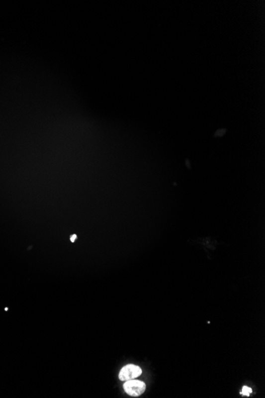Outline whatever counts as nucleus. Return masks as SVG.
Segmentation results:
<instances>
[{
  "label": "nucleus",
  "instance_id": "20e7f679",
  "mask_svg": "<svg viewBox=\"0 0 265 398\" xmlns=\"http://www.w3.org/2000/svg\"><path fill=\"white\" fill-rule=\"evenodd\" d=\"M77 239V235H73L70 237V240H71L72 243H74L75 242L76 239Z\"/></svg>",
  "mask_w": 265,
  "mask_h": 398
},
{
  "label": "nucleus",
  "instance_id": "f257e3e1",
  "mask_svg": "<svg viewBox=\"0 0 265 398\" xmlns=\"http://www.w3.org/2000/svg\"><path fill=\"white\" fill-rule=\"evenodd\" d=\"M123 389L128 395L131 397H139L146 391V385L142 381L132 379L126 381V383H124Z\"/></svg>",
  "mask_w": 265,
  "mask_h": 398
},
{
  "label": "nucleus",
  "instance_id": "7ed1b4c3",
  "mask_svg": "<svg viewBox=\"0 0 265 398\" xmlns=\"http://www.w3.org/2000/svg\"><path fill=\"white\" fill-rule=\"evenodd\" d=\"M252 393H253V390L250 387L245 386L242 388V392L240 393V394L243 395V396L250 397V394H252Z\"/></svg>",
  "mask_w": 265,
  "mask_h": 398
},
{
  "label": "nucleus",
  "instance_id": "f03ea898",
  "mask_svg": "<svg viewBox=\"0 0 265 398\" xmlns=\"http://www.w3.org/2000/svg\"><path fill=\"white\" fill-rule=\"evenodd\" d=\"M142 374V369L140 368V367L137 365L129 364L121 369L118 378L120 380L126 382L138 378Z\"/></svg>",
  "mask_w": 265,
  "mask_h": 398
}]
</instances>
